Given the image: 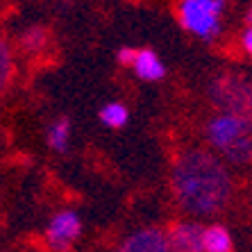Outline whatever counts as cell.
<instances>
[{
	"mask_svg": "<svg viewBox=\"0 0 252 252\" xmlns=\"http://www.w3.org/2000/svg\"><path fill=\"white\" fill-rule=\"evenodd\" d=\"M170 191L189 216H216L234 195V180L227 164L211 150L187 148L173 161Z\"/></svg>",
	"mask_w": 252,
	"mask_h": 252,
	"instance_id": "1",
	"label": "cell"
},
{
	"mask_svg": "<svg viewBox=\"0 0 252 252\" xmlns=\"http://www.w3.org/2000/svg\"><path fill=\"white\" fill-rule=\"evenodd\" d=\"M211 153L229 164H248L252 153L250 116L218 112L207 121L205 127Z\"/></svg>",
	"mask_w": 252,
	"mask_h": 252,
	"instance_id": "2",
	"label": "cell"
},
{
	"mask_svg": "<svg viewBox=\"0 0 252 252\" xmlns=\"http://www.w3.org/2000/svg\"><path fill=\"white\" fill-rule=\"evenodd\" d=\"M225 9L227 2L223 0H182L177 5V21L189 34L211 43L223 34L220 14Z\"/></svg>",
	"mask_w": 252,
	"mask_h": 252,
	"instance_id": "3",
	"label": "cell"
},
{
	"mask_svg": "<svg viewBox=\"0 0 252 252\" xmlns=\"http://www.w3.org/2000/svg\"><path fill=\"white\" fill-rule=\"evenodd\" d=\"M211 100L220 107V112L248 116L250 112V82L239 75H220L211 84Z\"/></svg>",
	"mask_w": 252,
	"mask_h": 252,
	"instance_id": "4",
	"label": "cell"
},
{
	"mask_svg": "<svg viewBox=\"0 0 252 252\" xmlns=\"http://www.w3.org/2000/svg\"><path fill=\"white\" fill-rule=\"evenodd\" d=\"M82 234V218L73 209L57 211L46 227V243L55 252H66Z\"/></svg>",
	"mask_w": 252,
	"mask_h": 252,
	"instance_id": "5",
	"label": "cell"
},
{
	"mask_svg": "<svg viewBox=\"0 0 252 252\" xmlns=\"http://www.w3.org/2000/svg\"><path fill=\"white\" fill-rule=\"evenodd\" d=\"M202 229L198 220H180L166 232V252H202Z\"/></svg>",
	"mask_w": 252,
	"mask_h": 252,
	"instance_id": "6",
	"label": "cell"
},
{
	"mask_svg": "<svg viewBox=\"0 0 252 252\" xmlns=\"http://www.w3.org/2000/svg\"><path fill=\"white\" fill-rule=\"evenodd\" d=\"M114 252H166V229L143 227L121 241Z\"/></svg>",
	"mask_w": 252,
	"mask_h": 252,
	"instance_id": "7",
	"label": "cell"
},
{
	"mask_svg": "<svg viewBox=\"0 0 252 252\" xmlns=\"http://www.w3.org/2000/svg\"><path fill=\"white\" fill-rule=\"evenodd\" d=\"M129 68L134 70V75L143 82H159L164 80L166 75V66L164 62L159 59V55L150 48H136L134 59H132V66Z\"/></svg>",
	"mask_w": 252,
	"mask_h": 252,
	"instance_id": "8",
	"label": "cell"
},
{
	"mask_svg": "<svg viewBox=\"0 0 252 252\" xmlns=\"http://www.w3.org/2000/svg\"><path fill=\"white\" fill-rule=\"evenodd\" d=\"M234 241L225 225H207L202 229V252H232Z\"/></svg>",
	"mask_w": 252,
	"mask_h": 252,
	"instance_id": "9",
	"label": "cell"
},
{
	"mask_svg": "<svg viewBox=\"0 0 252 252\" xmlns=\"http://www.w3.org/2000/svg\"><path fill=\"white\" fill-rule=\"evenodd\" d=\"M14 70H16V53L12 41L5 34H0V94H5L12 84Z\"/></svg>",
	"mask_w": 252,
	"mask_h": 252,
	"instance_id": "10",
	"label": "cell"
},
{
	"mask_svg": "<svg viewBox=\"0 0 252 252\" xmlns=\"http://www.w3.org/2000/svg\"><path fill=\"white\" fill-rule=\"evenodd\" d=\"M100 123L105 125V127H109V129H121V127H125L127 125V121H129V109L123 105V102H107L102 109H100Z\"/></svg>",
	"mask_w": 252,
	"mask_h": 252,
	"instance_id": "11",
	"label": "cell"
},
{
	"mask_svg": "<svg viewBox=\"0 0 252 252\" xmlns=\"http://www.w3.org/2000/svg\"><path fill=\"white\" fill-rule=\"evenodd\" d=\"M48 146L53 148L55 153H66L70 143V121L68 118H57L53 125L48 127Z\"/></svg>",
	"mask_w": 252,
	"mask_h": 252,
	"instance_id": "12",
	"label": "cell"
},
{
	"mask_svg": "<svg viewBox=\"0 0 252 252\" xmlns=\"http://www.w3.org/2000/svg\"><path fill=\"white\" fill-rule=\"evenodd\" d=\"M48 46V30L41 25H30L21 34V48H23L28 55H39L43 53Z\"/></svg>",
	"mask_w": 252,
	"mask_h": 252,
	"instance_id": "13",
	"label": "cell"
},
{
	"mask_svg": "<svg viewBox=\"0 0 252 252\" xmlns=\"http://www.w3.org/2000/svg\"><path fill=\"white\" fill-rule=\"evenodd\" d=\"M252 16H250V9H248L246 14V25H243V30H241V34H239V43H241V50L246 55L252 53V25H250Z\"/></svg>",
	"mask_w": 252,
	"mask_h": 252,
	"instance_id": "14",
	"label": "cell"
},
{
	"mask_svg": "<svg viewBox=\"0 0 252 252\" xmlns=\"http://www.w3.org/2000/svg\"><path fill=\"white\" fill-rule=\"evenodd\" d=\"M134 53L136 48H129V46H123L121 50L116 53V62L121 66H132V59H134Z\"/></svg>",
	"mask_w": 252,
	"mask_h": 252,
	"instance_id": "15",
	"label": "cell"
}]
</instances>
